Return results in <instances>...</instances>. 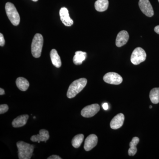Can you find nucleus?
I'll list each match as a JSON object with an SVG mask.
<instances>
[{"label": "nucleus", "mask_w": 159, "mask_h": 159, "mask_svg": "<svg viewBox=\"0 0 159 159\" xmlns=\"http://www.w3.org/2000/svg\"><path fill=\"white\" fill-rule=\"evenodd\" d=\"M87 83V80L84 78L76 80L69 86L67 96L70 99L74 98L85 87Z\"/></svg>", "instance_id": "obj_1"}, {"label": "nucleus", "mask_w": 159, "mask_h": 159, "mask_svg": "<svg viewBox=\"0 0 159 159\" xmlns=\"http://www.w3.org/2000/svg\"><path fill=\"white\" fill-rule=\"evenodd\" d=\"M20 159H30L34 152V145L19 141L16 143Z\"/></svg>", "instance_id": "obj_2"}, {"label": "nucleus", "mask_w": 159, "mask_h": 159, "mask_svg": "<svg viewBox=\"0 0 159 159\" xmlns=\"http://www.w3.org/2000/svg\"><path fill=\"white\" fill-rule=\"evenodd\" d=\"M43 44V38L42 35L37 33L34 35L31 45V54L35 58H39L41 55Z\"/></svg>", "instance_id": "obj_3"}, {"label": "nucleus", "mask_w": 159, "mask_h": 159, "mask_svg": "<svg viewBox=\"0 0 159 159\" xmlns=\"http://www.w3.org/2000/svg\"><path fill=\"white\" fill-rule=\"evenodd\" d=\"M5 9L6 14L11 24L14 26H17L20 22V16L16 8L11 2L6 3Z\"/></svg>", "instance_id": "obj_4"}, {"label": "nucleus", "mask_w": 159, "mask_h": 159, "mask_svg": "<svg viewBox=\"0 0 159 159\" xmlns=\"http://www.w3.org/2000/svg\"><path fill=\"white\" fill-rule=\"evenodd\" d=\"M146 58V52L142 48L139 47L134 50L131 56L130 61L134 65H138L145 61Z\"/></svg>", "instance_id": "obj_5"}, {"label": "nucleus", "mask_w": 159, "mask_h": 159, "mask_svg": "<svg viewBox=\"0 0 159 159\" xmlns=\"http://www.w3.org/2000/svg\"><path fill=\"white\" fill-rule=\"evenodd\" d=\"M103 79L107 83L115 85L120 84L123 81L122 77L115 72H109L106 74L103 77Z\"/></svg>", "instance_id": "obj_6"}, {"label": "nucleus", "mask_w": 159, "mask_h": 159, "mask_svg": "<svg viewBox=\"0 0 159 159\" xmlns=\"http://www.w3.org/2000/svg\"><path fill=\"white\" fill-rule=\"evenodd\" d=\"M100 106L99 104H93L87 106L83 109L81 111V115L85 118H90L94 116L99 111Z\"/></svg>", "instance_id": "obj_7"}, {"label": "nucleus", "mask_w": 159, "mask_h": 159, "mask_svg": "<svg viewBox=\"0 0 159 159\" xmlns=\"http://www.w3.org/2000/svg\"><path fill=\"white\" fill-rule=\"evenodd\" d=\"M139 4V8L145 15L149 17L153 16V8L148 0H140Z\"/></svg>", "instance_id": "obj_8"}, {"label": "nucleus", "mask_w": 159, "mask_h": 159, "mask_svg": "<svg viewBox=\"0 0 159 159\" xmlns=\"http://www.w3.org/2000/svg\"><path fill=\"white\" fill-rule=\"evenodd\" d=\"M61 20L66 26L70 27L74 24V21L70 17L69 11L66 7H62L59 11Z\"/></svg>", "instance_id": "obj_9"}, {"label": "nucleus", "mask_w": 159, "mask_h": 159, "mask_svg": "<svg viewBox=\"0 0 159 159\" xmlns=\"http://www.w3.org/2000/svg\"><path fill=\"white\" fill-rule=\"evenodd\" d=\"M98 143V138L95 134H92L89 135L84 142V148L86 151L92 150L94 148Z\"/></svg>", "instance_id": "obj_10"}, {"label": "nucleus", "mask_w": 159, "mask_h": 159, "mask_svg": "<svg viewBox=\"0 0 159 159\" xmlns=\"http://www.w3.org/2000/svg\"><path fill=\"white\" fill-rule=\"evenodd\" d=\"M124 119L125 117L123 114H118L111 121V128L113 129H117L121 128L124 123Z\"/></svg>", "instance_id": "obj_11"}, {"label": "nucleus", "mask_w": 159, "mask_h": 159, "mask_svg": "<svg viewBox=\"0 0 159 159\" xmlns=\"http://www.w3.org/2000/svg\"><path fill=\"white\" fill-rule=\"evenodd\" d=\"M129 39V35L127 31L123 30L120 31L118 33L116 39V45L119 48L125 45L128 42Z\"/></svg>", "instance_id": "obj_12"}, {"label": "nucleus", "mask_w": 159, "mask_h": 159, "mask_svg": "<svg viewBox=\"0 0 159 159\" xmlns=\"http://www.w3.org/2000/svg\"><path fill=\"white\" fill-rule=\"evenodd\" d=\"M39 133V134L32 136L31 138V141L33 142H46L50 138L49 132L46 129H42L40 130Z\"/></svg>", "instance_id": "obj_13"}, {"label": "nucleus", "mask_w": 159, "mask_h": 159, "mask_svg": "<svg viewBox=\"0 0 159 159\" xmlns=\"http://www.w3.org/2000/svg\"><path fill=\"white\" fill-rule=\"evenodd\" d=\"M29 118V116L28 115H21L13 120L12 126L15 128L22 127L27 123Z\"/></svg>", "instance_id": "obj_14"}, {"label": "nucleus", "mask_w": 159, "mask_h": 159, "mask_svg": "<svg viewBox=\"0 0 159 159\" xmlns=\"http://www.w3.org/2000/svg\"><path fill=\"white\" fill-rule=\"evenodd\" d=\"M50 57L51 62L54 66L57 68H60L61 66V60L59 54L55 49H52L50 53Z\"/></svg>", "instance_id": "obj_15"}, {"label": "nucleus", "mask_w": 159, "mask_h": 159, "mask_svg": "<svg viewBox=\"0 0 159 159\" xmlns=\"http://www.w3.org/2000/svg\"><path fill=\"white\" fill-rule=\"evenodd\" d=\"M87 53L81 51H77L75 52V54L73 58V62L76 65L82 64L86 58Z\"/></svg>", "instance_id": "obj_16"}, {"label": "nucleus", "mask_w": 159, "mask_h": 159, "mask_svg": "<svg viewBox=\"0 0 159 159\" xmlns=\"http://www.w3.org/2000/svg\"><path fill=\"white\" fill-rule=\"evenodd\" d=\"M16 85L18 88L21 91H25L28 89L29 86V81L24 77H18L16 79Z\"/></svg>", "instance_id": "obj_17"}, {"label": "nucleus", "mask_w": 159, "mask_h": 159, "mask_svg": "<svg viewBox=\"0 0 159 159\" xmlns=\"http://www.w3.org/2000/svg\"><path fill=\"white\" fill-rule=\"evenodd\" d=\"M108 6V0H97L95 3V9L100 12L106 11Z\"/></svg>", "instance_id": "obj_18"}, {"label": "nucleus", "mask_w": 159, "mask_h": 159, "mask_svg": "<svg viewBox=\"0 0 159 159\" xmlns=\"http://www.w3.org/2000/svg\"><path fill=\"white\" fill-rule=\"evenodd\" d=\"M139 142V139L138 137H134L129 143V148L128 150V154L130 156H134L137 152V145Z\"/></svg>", "instance_id": "obj_19"}, {"label": "nucleus", "mask_w": 159, "mask_h": 159, "mask_svg": "<svg viewBox=\"0 0 159 159\" xmlns=\"http://www.w3.org/2000/svg\"><path fill=\"white\" fill-rule=\"evenodd\" d=\"M151 101L154 104H157L159 102V88H154L151 90L149 94Z\"/></svg>", "instance_id": "obj_20"}, {"label": "nucleus", "mask_w": 159, "mask_h": 159, "mask_svg": "<svg viewBox=\"0 0 159 159\" xmlns=\"http://www.w3.org/2000/svg\"><path fill=\"white\" fill-rule=\"evenodd\" d=\"M84 139V135L83 134H79L75 136L72 141V145L75 148H78L80 147Z\"/></svg>", "instance_id": "obj_21"}, {"label": "nucleus", "mask_w": 159, "mask_h": 159, "mask_svg": "<svg viewBox=\"0 0 159 159\" xmlns=\"http://www.w3.org/2000/svg\"><path fill=\"white\" fill-rule=\"evenodd\" d=\"M9 110V106L7 104H1L0 105V114L5 113Z\"/></svg>", "instance_id": "obj_22"}, {"label": "nucleus", "mask_w": 159, "mask_h": 159, "mask_svg": "<svg viewBox=\"0 0 159 159\" xmlns=\"http://www.w3.org/2000/svg\"><path fill=\"white\" fill-rule=\"evenodd\" d=\"M5 40L4 39V35L2 33H0V46L3 47L5 45Z\"/></svg>", "instance_id": "obj_23"}, {"label": "nucleus", "mask_w": 159, "mask_h": 159, "mask_svg": "<svg viewBox=\"0 0 159 159\" xmlns=\"http://www.w3.org/2000/svg\"><path fill=\"white\" fill-rule=\"evenodd\" d=\"M48 159H61V158L58 156L56 155H53L51 156L48 158Z\"/></svg>", "instance_id": "obj_24"}, {"label": "nucleus", "mask_w": 159, "mask_h": 159, "mask_svg": "<svg viewBox=\"0 0 159 159\" xmlns=\"http://www.w3.org/2000/svg\"><path fill=\"white\" fill-rule=\"evenodd\" d=\"M102 107H103V109L105 110H107L108 109V104L106 103V102L103 103V104H102Z\"/></svg>", "instance_id": "obj_25"}, {"label": "nucleus", "mask_w": 159, "mask_h": 159, "mask_svg": "<svg viewBox=\"0 0 159 159\" xmlns=\"http://www.w3.org/2000/svg\"><path fill=\"white\" fill-rule=\"evenodd\" d=\"M154 31L156 32L157 34H159V25L157 26L154 28Z\"/></svg>", "instance_id": "obj_26"}, {"label": "nucleus", "mask_w": 159, "mask_h": 159, "mask_svg": "<svg viewBox=\"0 0 159 159\" xmlns=\"http://www.w3.org/2000/svg\"><path fill=\"white\" fill-rule=\"evenodd\" d=\"M5 94V90L3 89H0V95H3Z\"/></svg>", "instance_id": "obj_27"}, {"label": "nucleus", "mask_w": 159, "mask_h": 159, "mask_svg": "<svg viewBox=\"0 0 159 159\" xmlns=\"http://www.w3.org/2000/svg\"><path fill=\"white\" fill-rule=\"evenodd\" d=\"M31 1H33V2H37V1H38V0H31Z\"/></svg>", "instance_id": "obj_28"}, {"label": "nucleus", "mask_w": 159, "mask_h": 159, "mask_svg": "<svg viewBox=\"0 0 159 159\" xmlns=\"http://www.w3.org/2000/svg\"><path fill=\"white\" fill-rule=\"evenodd\" d=\"M149 108L150 109L152 108V106H149Z\"/></svg>", "instance_id": "obj_29"}, {"label": "nucleus", "mask_w": 159, "mask_h": 159, "mask_svg": "<svg viewBox=\"0 0 159 159\" xmlns=\"http://www.w3.org/2000/svg\"><path fill=\"white\" fill-rule=\"evenodd\" d=\"M158 2H159V0H158Z\"/></svg>", "instance_id": "obj_30"}]
</instances>
